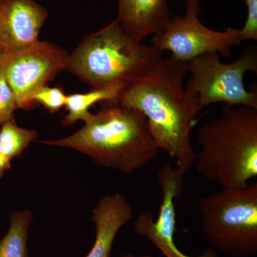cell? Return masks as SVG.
I'll return each instance as SVG.
<instances>
[{
    "instance_id": "cell-1",
    "label": "cell",
    "mask_w": 257,
    "mask_h": 257,
    "mask_svg": "<svg viewBox=\"0 0 257 257\" xmlns=\"http://www.w3.org/2000/svg\"><path fill=\"white\" fill-rule=\"evenodd\" d=\"M187 62L171 55L162 58L122 89L119 101L146 117L157 147L165 150L185 175L195 163L191 133L202 109L196 94L184 86Z\"/></svg>"
},
{
    "instance_id": "cell-2",
    "label": "cell",
    "mask_w": 257,
    "mask_h": 257,
    "mask_svg": "<svg viewBox=\"0 0 257 257\" xmlns=\"http://www.w3.org/2000/svg\"><path fill=\"white\" fill-rule=\"evenodd\" d=\"M82 128L66 138L39 141L50 146L67 147L87 155L96 165L130 175L159 155L146 117L119 102L104 101L89 115Z\"/></svg>"
},
{
    "instance_id": "cell-3",
    "label": "cell",
    "mask_w": 257,
    "mask_h": 257,
    "mask_svg": "<svg viewBox=\"0 0 257 257\" xmlns=\"http://www.w3.org/2000/svg\"><path fill=\"white\" fill-rule=\"evenodd\" d=\"M197 172L223 189L243 188L257 176V109L225 104L198 130Z\"/></svg>"
},
{
    "instance_id": "cell-4",
    "label": "cell",
    "mask_w": 257,
    "mask_h": 257,
    "mask_svg": "<svg viewBox=\"0 0 257 257\" xmlns=\"http://www.w3.org/2000/svg\"><path fill=\"white\" fill-rule=\"evenodd\" d=\"M163 52L130 35L116 18L90 34L69 55L67 70L92 89L126 87L163 58Z\"/></svg>"
},
{
    "instance_id": "cell-5",
    "label": "cell",
    "mask_w": 257,
    "mask_h": 257,
    "mask_svg": "<svg viewBox=\"0 0 257 257\" xmlns=\"http://www.w3.org/2000/svg\"><path fill=\"white\" fill-rule=\"evenodd\" d=\"M202 232L212 248L233 257L257 253V182L201 198Z\"/></svg>"
},
{
    "instance_id": "cell-6",
    "label": "cell",
    "mask_w": 257,
    "mask_h": 257,
    "mask_svg": "<svg viewBox=\"0 0 257 257\" xmlns=\"http://www.w3.org/2000/svg\"><path fill=\"white\" fill-rule=\"evenodd\" d=\"M190 78L185 88L199 98L201 107L216 103L257 109L256 90L245 88L246 72H257V52L251 47L231 63H223L216 52L203 54L187 62Z\"/></svg>"
},
{
    "instance_id": "cell-7",
    "label": "cell",
    "mask_w": 257,
    "mask_h": 257,
    "mask_svg": "<svg viewBox=\"0 0 257 257\" xmlns=\"http://www.w3.org/2000/svg\"><path fill=\"white\" fill-rule=\"evenodd\" d=\"M184 2V14L172 16L167 28L152 37L151 45L162 52L170 51L171 55L184 62L211 52L227 57L231 49L241 42L240 29L211 30L199 20L200 0Z\"/></svg>"
},
{
    "instance_id": "cell-8",
    "label": "cell",
    "mask_w": 257,
    "mask_h": 257,
    "mask_svg": "<svg viewBox=\"0 0 257 257\" xmlns=\"http://www.w3.org/2000/svg\"><path fill=\"white\" fill-rule=\"evenodd\" d=\"M68 58L65 50L40 40L23 50L0 55V71L14 94L18 109L29 110L36 105L35 94L67 70Z\"/></svg>"
},
{
    "instance_id": "cell-9",
    "label": "cell",
    "mask_w": 257,
    "mask_h": 257,
    "mask_svg": "<svg viewBox=\"0 0 257 257\" xmlns=\"http://www.w3.org/2000/svg\"><path fill=\"white\" fill-rule=\"evenodd\" d=\"M184 175L170 164L161 167L157 172L162 193L158 217L155 221L151 211H144L134 221V231L148 240L165 257H219L212 248H207L198 256H189L175 244L176 202L183 192Z\"/></svg>"
},
{
    "instance_id": "cell-10",
    "label": "cell",
    "mask_w": 257,
    "mask_h": 257,
    "mask_svg": "<svg viewBox=\"0 0 257 257\" xmlns=\"http://www.w3.org/2000/svg\"><path fill=\"white\" fill-rule=\"evenodd\" d=\"M48 10L35 0H0V55L39 40Z\"/></svg>"
},
{
    "instance_id": "cell-11",
    "label": "cell",
    "mask_w": 257,
    "mask_h": 257,
    "mask_svg": "<svg viewBox=\"0 0 257 257\" xmlns=\"http://www.w3.org/2000/svg\"><path fill=\"white\" fill-rule=\"evenodd\" d=\"M133 215V207L122 194L102 196L92 211L95 241L86 257H111L116 235Z\"/></svg>"
},
{
    "instance_id": "cell-12",
    "label": "cell",
    "mask_w": 257,
    "mask_h": 257,
    "mask_svg": "<svg viewBox=\"0 0 257 257\" xmlns=\"http://www.w3.org/2000/svg\"><path fill=\"white\" fill-rule=\"evenodd\" d=\"M124 30L139 41L163 31L172 15L167 0H118V17Z\"/></svg>"
},
{
    "instance_id": "cell-13",
    "label": "cell",
    "mask_w": 257,
    "mask_h": 257,
    "mask_svg": "<svg viewBox=\"0 0 257 257\" xmlns=\"http://www.w3.org/2000/svg\"><path fill=\"white\" fill-rule=\"evenodd\" d=\"M122 86H111L92 89L90 92L67 95L65 107L67 114L62 120L64 126H71L77 121H85L91 114L89 109L98 102H117Z\"/></svg>"
},
{
    "instance_id": "cell-14",
    "label": "cell",
    "mask_w": 257,
    "mask_h": 257,
    "mask_svg": "<svg viewBox=\"0 0 257 257\" xmlns=\"http://www.w3.org/2000/svg\"><path fill=\"white\" fill-rule=\"evenodd\" d=\"M32 219L28 209L11 213L9 229L0 239V257H30L28 240Z\"/></svg>"
},
{
    "instance_id": "cell-15",
    "label": "cell",
    "mask_w": 257,
    "mask_h": 257,
    "mask_svg": "<svg viewBox=\"0 0 257 257\" xmlns=\"http://www.w3.org/2000/svg\"><path fill=\"white\" fill-rule=\"evenodd\" d=\"M37 137L35 130L20 127L15 119L7 121L0 128V154L10 160L18 158Z\"/></svg>"
},
{
    "instance_id": "cell-16",
    "label": "cell",
    "mask_w": 257,
    "mask_h": 257,
    "mask_svg": "<svg viewBox=\"0 0 257 257\" xmlns=\"http://www.w3.org/2000/svg\"><path fill=\"white\" fill-rule=\"evenodd\" d=\"M67 96L60 88L45 86L35 94L34 101L53 114L65 106Z\"/></svg>"
},
{
    "instance_id": "cell-17",
    "label": "cell",
    "mask_w": 257,
    "mask_h": 257,
    "mask_svg": "<svg viewBox=\"0 0 257 257\" xmlns=\"http://www.w3.org/2000/svg\"><path fill=\"white\" fill-rule=\"evenodd\" d=\"M17 109L18 106L14 94L4 74L0 71V125L15 119L14 113Z\"/></svg>"
},
{
    "instance_id": "cell-18",
    "label": "cell",
    "mask_w": 257,
    "mask_h": 257,
    "mask_svg": "<svg viewBox=\"0 0 257 257\" xmlns=\"http://www.w3.org/2000/svg\"><path fill=\"white\" fill-rule=\"evenodd\" d=\"M247 16L242 29H240L241 42L257 40V0H245Z\"/></svg>"
},
{
    "instance_id": "cell-19",
    "label": "cell",
    "mask_w": 257,
    "mask_h": 257,
    "mask_svg": "<svg viewBox=\"0 0 257 257\" xmlns=\"http://www.w3.org/2000/svg\"><path fill=\"white\" fill-rule=\"evenodd\" d=\"M11 160L0 154V179L3 177L7 171L11 169Z\"/></svg>"
},
{
    "instance_id": "cell-20",
    "label": "cell",
    "mask_w": 257,
    "mask_h": 257,
    "mask_svg": "<svg viewBox=\"0 0 257 257\" xmlns=\"http://www.w3.org/2000/svg\"><path fill=\"white\" fill-rule=\"evenodd\" d=\"M120 257H152L150 255L143 254V255H135L133 253H127V254L123 255V256Z\"/></svg>"
}]
</instances>
